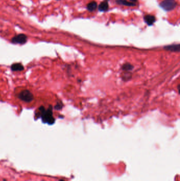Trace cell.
I'll list each match as a JSON object with an SVG mask.
<instances>
[{
    "label": "cell",
    "mask_w": 180,
    "mask_h": 181,
    "mask_svg": "<svg viewBox=\"0 0 180 181\" xmlns=\"http://www.w3.org/2000/svg\"><path fill=\"white\" fill-rule=\"evenodd\" d=\"M39 111L38 117L39 116L42 118L43 122L49 125H52L54 123L55 119L53 117L52 106H50L47 110H46L45 107L41 106L39 108Z\"/></svg>",
    "instance_id": "1"
},
{
    "label": "cell",
    "mask_w": 180,
    "mask_h": 181,
    "mask_svg": "<svg viewBox=\"0 0 180 181\" xmlns=\"http://www.w3.org/2000/svg\"><path fill=\"white\" fill-rule=\"evenodd\" d=\"M177 5V3L175 0H163L160 3V7L166 11L173 10Z\"/></svg>",
    "instance_id": "2"
},
{
    "label": "cell",
    "mask_w": 180,
    "mask_h": 181,
    "mask_svg": "<svg viewBox=\"0 0 180 181\" xmlns=\"http://www.w3.org/2000/svg\"><path fill=\"white\" fill-rule=\"evenodd\" d=\"M144 20L148 25H152L156 21V18L153 15L147 14L144 17Z\"/></svg>",
    "instance_id": "5"
},
{
    "label": "cell",
    "mask_w": 180,
    "mask_h": 181,
    "mask_svg": "<svg viewBox=\"0 0 180 181\" xmlns=\"http://www.w3.org/2000/svg\"><path fill=\"white\" fill-rule=\"evenodd\" d=\"M104 1H110V0H104Z\"/></svg>",
    "instance_id": "16"
},
{
    "label": "cell",
    "mask_w": 180,
    "mask_h": 181,
    "mask_svg": "<svg viewBox=\"0 0 180 181\" xmlns=\"http://www.w3.org/2000/svg\"><path fill=\"white\" fill-rule=\"evenodd\" d=\"M62 107V104L60 103H58L55 106V108L57 110H60Z\"/></svg>",
    "instance_id": "12"
},
{
    "label": "cell",
    "mask_w": 180,
    "mask_h": 181,
    "mask_svg": "<svg viewBox=\"0 0 180 181\" xmlns=\"http://www.w3.org/2000/svg\"><path fill=\"white\" fill-rule=\"evenodd\" d=\"M129 1L130 2H132V3H136L138 1V0H129Z\"/></svg>",
    "instance_id": "13"
},
{
    "label": "cell",
    "mask_w": 180,
    "mask_h": 181,
    "mask_svg": "<svg viewBox=\"0 0 180 181\" xmlns=\"http://www.w3.org/2000/svg\"><path fill=\"white\" fill-rule=\"evenodd\" d=\"M133 68V66L130 65L129 63H126L125 64L123 65V66H122V69L124 71H128L130 70H132Z\"/></svg>",
    "instance_id": "11"
},
{
    "label": "cell",
    "mask_w": 180,
    "mask_h": 181,
    "mask_svg": "<svg viewBox=\"0 0 180 181\" xmlns=\"http://www.w3.org/2000/svg\"><path fill=\"white\" fill-rule=\"evenodd\" d=\"M116 3L118 4L127 7H134L136 5V4L128 1L127 0H116Z\"/></svg>",
    "instance_id": "8"
},
{
    "label": "cell",
    "mask_w": 180,
    "mask_h": 181,
    "mask_svg": "<svg viewBox=\"0 0 180 181\" xmlns=\"http://www.w3.org/2000/svg\"><path fill=\"white\" fill-rule=\"evenodd\" d=\"M57 1H60V0H57Z\"/></svg>",
    "instance_id": "17"
},
{
    "label": "cell",
    "mask_w": 180,
    "mask_h": 181,
    "mask_svg": "<svg viewBox=\"0 0 180 181\" xmlns=\"http://www.w3.org/2000/svg\"><path fill=\"white\" fill-rule=\"evenodd\" d=\"M58 181H65V180H63V179H61L59 180Z\"/></svg>",
    "instance_id": "14"
},
{
    "label": "cell",
    "mask_w": 180,
    "mask_h": 181,
    "mask_svg": "<svg viewBox=\"0 0 180 181\" xmlns=\"http://www.w3.org/2000/svg\"><path fill=\"white\" fill-rule=\"evenodd\" d=\"M28 37L23 33H20L15 35L11 39V43L14 44L23 45L27 42Z\"/></svg>",
    "instance_id": "4"
},
{
    "label": "cell",
    "mask_w": 180,
    "mask_h": 181,
    "mask_svg": "<svg viewBox=\"0 0 180 181\" xmlns=\"http://www.w3.org/2000/svg\"><path fill=\"white\" fill-rule=\"evenodd\" d=\"M98 7L97 3L96 1H92L90 2H89L87 5V9L89 11V12H93L95 11Z\"/></svg>",
    "instance_id": "9"
},
{
    "label": "cell",
    "mask_w": 180,
    "mask_h": 181,
    "mask_svg": "<svg viewBox=\"0 0 180 181\" xmlns=\"http://www.w3.org/2000/svg\"><path fill=\"white\" fill-rule=\"evenodd\" d=\"M109 9V4L108 1H103L98 6V10L100 12H106Z\"/></svg>",
    "instance_id": "7"
},
{
    "label": "cell",
    "mask_w": 180,
    "mask_h": 181,
    "mask_svg": "<svg viewBox=\"0 0 180 181\" xmlns=\"http://www.w3.org/2000/svg\"><path fill=\"white\" fill-rule=\"evenodd\" d=\"M11 68L12 71H22L24 69V67L20 63H15L12 65Z\"/></svg>",
    "instance_id": "10"
},
{
    "label": "cell",
    "mask_w": 180,
    "mask_h": 181,
    "mask_svg": "<svg viewBox=\"0 0 180 181\" xmlns=\"http://www.w3.org/2000/svg\"><path fill=\"white\" fill-rule=\"evenodd\" d=\"M3 181H7L6 179H3Z\"/></svg>",
    "instance_id": "15"
},
{
    "label": "cell",
    "mask_w": 180,
    "mask_h": 181,
    "mask_svg": "<svg viewBox=\"0 0 180 181\" xmlns=\"http://www.w3.org/2000/svg\"><path fill=\"white\" fill-rule=\"evenodd\" d=\"M18 97L20 100L26 103H30L32 102L34 99V96L33 94L28 90L21 91L18 94Z\"/></svg>",
    "instance_id": "3"
},
{
    "label": "cell",
    "mask_w": 180,
    "mask_h": 181,
    "mask_svg": "<svg viewBox=\"0 0 180 181\" xmlns=\"http://www.w3.org/2000/svg\"><path fill=\"white\" fill-rule=\"evenodd\" d=\"M164 49L172 52H179L180 50V45L179 44L170 45L165 46L164 47Z\"/></svg>",
    "instance_id": "6"
}]
</instances>
